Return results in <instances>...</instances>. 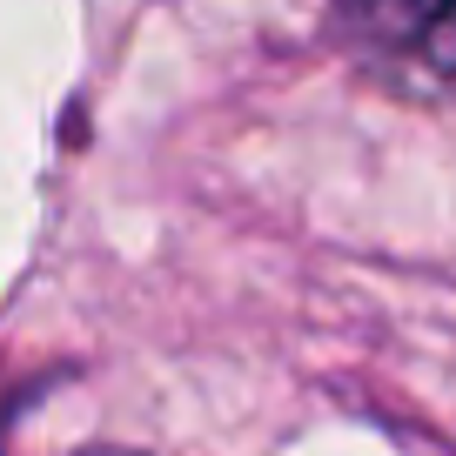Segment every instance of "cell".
Masks as SVG:
<instances>
[{
    "label": "cell",
    "mask_w": 456,
    "mask_h": 456,
    "mask_svg": "<svg viewBox=\"0 0 456 456\" xmlns=\"http://www.w3.org/2000/svg\"><path fill=\"white\" fill-rule=\"evenodd\" d=\"M81 456H142V450H114V443H101V450H81Z\"/></svg>",
    "instance_id": "2"
},
{
    "label": "cell",
    "mask_w": 456,
    "mask_h": 456,
    "mask_svg": "<svg viewBox=\"0 0 456 456\" xmlns=\"http://www.w3.org/2000/svg\"><path fill=\"white\" fill-rule=\"evenodd\" d=\"M329 34L389 94L456 108V0H329Z\"/></svg>",
    "instance_id": "1"
}]
</instances>
